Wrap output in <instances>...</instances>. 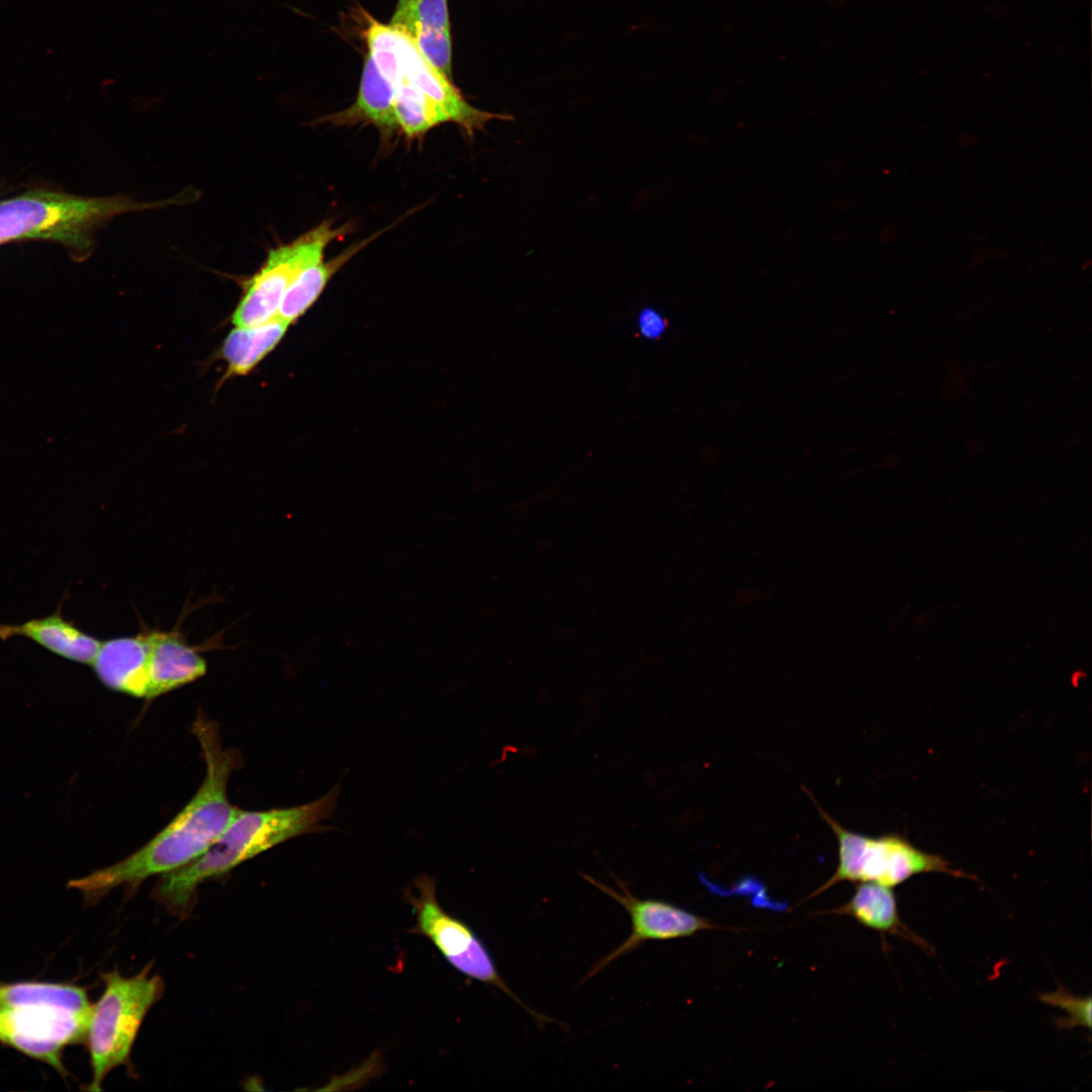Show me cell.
Wrapping results in <instances>:
<instances>
[{"label":"cell","instance_id":"9a60e30c","mask_svg":"<svg viewBox=\"0 0 1092 1092\" xmlns=\"http://www.w3.org/2000/svg\"><path fill=\"white\" fill-rule=\"evenodd\" d=\"M288 324L275 316L256 327H237L224 339L220 356L226 362V376L251 372L281 341Z\"/></svg>","mask_w":1092,"mask_h":1092},{"label":"cell","instance_id":"ffe728a7","mask_svg":"<svg viewBox=\"0 0 1092 1092\" xmlns=\"http://www.w3.org/2000/svg\"><path fill=\"white\" fill-rule=\"evenodd\" d=\"M407 33L415 26L434 30L451 29L447 0H397L389 21Z\"/></svg>","mask_w":1092,"mask_h":1092},{"label":"cell","instance_id":"44dd1931","mask_svg":"<svg viewBox=\"0 0 1092 1092\" xmlns=\"http://www.w3.org/2000/svg\"><path fill=\"white\" fill-rule=\"evenodd\" d=\"M423 57L441 74L452 80L451 29L434 30L415 26L408 33Z\"/></svg>","mask_w":1092,"mask_h":1092},{"label":"cell","instance_id":"8992f818","mask_svg":"<svg viewBox=\"0 0 1092 1092\" xmlns=\"http://www.w3.org/2000/svg\"><path fill=\"white\" fill-rule=\"evenodd\" d=\"M838 842V867L834 875L815 894L842 882H873L895 887L923 873H943L969 877L949 868L940 855L925 852L899 835L870 837L843 828L818 806Z\"/></svg>","mask_w":1092,"mask_h":1092},{"label":"cell","instance_id":"7a4b0ae2","mask_svg":"<svg viewBox=\"0 0 1092 1092\" xmlns=\"http://www.w3.org/2000/svg\"><path fill=\"white\" fill-rule=\"evenodd\" d=\"M339 786L300 806L265 811L237 809L217 838L194 860L160 876L154 898L178 917L192 911L198 887L241 863L302 834L331 829L321 825L336 806Z\"/></svg>","mask_w":1092,"mask_h":1092},{"label":"cell","instance_id":"603a6c76","mask_svg":"<svg viewBox=\"0 0 1092 1092\" xmlns=\"http://www.w3.org/2000/svg\"><path fill=\"white\" fill-rule=\"evenodd\" d=\"M637 326L642 337L648 340H656L663 335L666 322L657 309L646 306L638 313Z\"/></svg>","mask_w":1092,"mask_h":1092},{"label":"cell","instance_id":"8fae6325","mask_svg":"<svg viewBox=\"0 0 1092 1092\" xmlns=\"http://www.w3.org/2000/svg\"><path fill=\"white\" fill-rule=\"evenodd\" d=\"M91 665L106 688L147 699L150 670L148 632L103 641Z\"/></svg>","mask_w":1092,"mask_h":1092},{"label":"cell","instance_id":"9c48e42d","mask_svg":"<svg viewBox=\"0 0 1092 1092\" xmlns=\"http://www.w3.org/2000/svg\"><path fill=\"white\" fill-rule=\"evenodd\" d=\"M91 1012L46 1005L0 1007V1041L62 1072L61 1053L86 1036Z\"/></svg>","mask_w":1092,"mask_h":1092},{"label":"cell","instance_id":"2e32d148","mask_svg":"<svg viewBox=\"0 0 1092 1092\" xmlns=\"http://www.w3.org/2000/svg\"><path fill=\"white\" fill-rule=\"evenodd\" d=\"M853 917L860 924L880 932H888L926 944L902 922L892 888L873 882H862L849 900L837 910Z\"/></svg>","mask_w":1092,"mask_h":1092},{"label":"cell","instance_id":"4fadbf2b","mask_svg":"<svg viewBox=\"0 0 1092 1092\" xmlns=\"http://www.w3.org/2000/svg\"><path fill=\"white\" fill-rule=\"evenodd\" d=\"M22 636L66 659L92 664L102 641L80 630L62 615V604L51 615L21 624H0V639Z\"/></svg>","mask_w":1092,"mask_h":1092},{"label":"cell","instance_id":"ac0fdd59","mask_svg":"<svg viewBox=\"0 0 1092 1092\" xmlns=\"http://www.w3.org/2000/svg\"><path fill=\"white\" fill-rule=\"evenodd\" d=\"M391 83L394 87L396 127L408 139L420 138L431 128L450 121L447 113L435 101L405 80L394 78Z\"/></svg>","mask_w":1092,"mask_h":1092},{"label":"cell","instance_id":"e0dca14e","mask_svg":"<svg viewBox=\"0 0 1092 1092\" xmlns=\"http://www.w3.org/2000/svg\"><path fill=\"white\" fill-rule=\"evenodd\" d=\"M378 234L355 243L328 262L324 260L304 268L286 289L276 316L288 325L301 316L317 299L332 276Z\"/></svg>","mask_w":1092,"mask_h":1092},{"label":"cell","instance_id":"3957f363","mask_svg":"<svg viewBox=\"0 0 1092 1092\" xmlns=\"http://www.w3.org/2000/svg\"><path fill=\"white\" fill-rule=\"evenodd\" d=\"M193 192L159 201H136L124 195L86 197L33 189L0 201V245L40 239L87 253L93 231L117 215L186 202Z\"/></svg>","mask_w":1092,"mask_h":1092},{"label":"cell","instance_id":"5b68a950","mask_svg":"<svg viewBox=\"0 0 1092 1092\" xmlns=\"http://www.w3.org/2000/svg\"><path fill=\"white\" fill-rule=\"evenodd\" d=\"M367 19L364 38L367 53L391 82L401 78L435 101L469 135L483 130L492 119L514 120L508 113H493L472 106L450 79L437 71L420 53L413 37L402 28L382 23L363 12Z\"/></svg>","mask_w":1092,"mask_h":1092},{"label":"cell","instance_id":"ba28073f","mask_svg":"<svg viewBox=\"0 0 1092 1092\" xmlns=\"http://www.w3.org/2000/svg\"><path fill=\"white\" fill-rule=\"evenodd\" d=\"M349 223L334 228L327 219L294 241L271 249L260 269L245 282L232 315L237 327H256L276 316L282 297L306 267L324 260L327 246L346 236Z\"/></svg>","mask_w":1092,"mask_h":1092},{"label":"cell","instance_id":"7c38bea8","mask_svg":"<svg viewBox=\"0 0 1092 1092\" xmlns=\"http://www.w3.org/2000/svg\"><path fill=\"white\" fill-rule=\"evenodd\" d=\"M150 641L149 692L154 699L202 677L205 659L178 633L148 631Z\"/></svg>","mask_w":1092,"mask_h":1092},{"label":"cell","instance_id":"277c9868","mask_svg":"<svg viewBox=\"0 0 1092 1092\" xmlns=\"http://www.w3.org/2000/svg\"><path fill=\"white\" fill-rule=\"evenodd\" d=\"M151 965L125 977L117 971L102 976L104 991L92 1005L86 1037L92 1068L90 1091H98L115 1068L130 1063V1053L149 1010L163 997L165 984L151 974Z\"/></svg>","mask_w":1092,"mask_h":1092},{"label":"cell","instance_id":"d6986e66","mask_svg":"<svg viewBox=\"0 0 1092 1092\" xmlns=\"http://www.w3.org/2000/svg\"><path fill=\"white\" fill-rule=\"evenodd\" d=\"M46 1005L85 1011L92 1008L86 991L71 985L17 983L0 985V1007Z\"/></svg>","mask_w":1092,"mask_h":1092},{"label":"cell","instance_id":"7402d4cb","mask_svg":"<svg viewBox=\"0 0 1092 1092\" xmlns=\"http://www.w3.org/2000/svg\"><path fill=\"white\" fill-rule=\"evenodd\" d=\"M1039 999L1044 1004L1065 1010L1068 1014L1067 1017L1058 1021L1061 1028H1072L1077 1026L1085 1027L1087 1029L1091 1028L1092 1001L1090 996L1078 997L1069 993L1063 987H1060L1053 993L1041 994Z\"/></svg>","mask_w":1092,"mask_h":1092},{"label":"cell","instance_id":"5bb4252c","mask_svg":"<svg viewBox=\"0 0 1092 1092\" xmlns=\"http://www.w3.org/2000/svg\"><path fill=\"white\" fill-rule=\"evenodd\" d=\"M394 87L366 52L356 100L346 109L329 114L324 122L337 125L370 123L380 129H396L393 112Z\"/></svg>","mask_w":1092,"mask_h":1092},{"label":"cell","instance_id":"30bf717a","mask_svg":"<svg viewBox=\"0 0 1092 1092\" xmlns=\"http://www.w3.org/2000/svg\"><path fill=\"white\" fill-rule=\"evenodd\" d=\"M599 890L612 897L628 912L631 918V934L611 952L601 959L585 975L581 983L589 980L618 958L633 951L649 940H667L690 936L697 931L712 928L709 920L665 901L639 899L616 877L621 892L582 875Z\"/></svg>","mask_w":1092,"mask_h":1092},{"label":"cell","instance_id":"6da1fadb","mask_svg":"<svg viewBox=\"0 0 1092 1092\" xmlns=\"http://www.w3.org/2000/svg\"><path fill=\"white\" fill-rule=\"evenodd\" d=\"M205 762L204 780L188 804L155 837L125 858L75 879L69 886L96 902L110 891L133 890L149 878L173 872L203 853L237 811L228 797L232 774L242 766L236 748H224L219 725L198 712L191 726Z\"/></svg>","mask_w":1092,"mask_h":1092},{"label":"cell","instance_id":"52a82bcc","mask_svg":"<svg viewBox=\"0 0 1092 1092\" xmlns=\"http://www.w3.org/2000/svg\"><path fill=\"white\" fill-rule=\"evenodd\" d=\"M414 886L417 894L408 890L404 892V898L416 916V923L410 932L427 937L461 974L502 990L533 1016L538 1024L557 1022L530 1008L505 983L489 951L472 928L440 905L434 878L422 874L415 879Z\"/></svg>","mask_w":1092,"mask_h":1092}]
</instances>
